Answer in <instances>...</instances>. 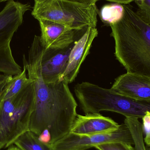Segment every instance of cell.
I'll use <instances>...</instances> for the list:
<instances>
[{"instance_id":"1","label":"cell","mask_w":150,"mask_h":150,"mask_svg":"<svg viewBox=\"0 0 150 150\" xmlns=\"http://www.w3.org/2000/svg\"><path fill=\"white\" fill-rule=\"evenodd\" d=\"M43 50L40 37L35 35L28 59L23 55V65L32 82L35 94L29 130L39 136L45 130H48L53 145L70 133L77 115V104L67 81L60 80L51 83L44 81L41 67Z\"/></svg>"},{"instance_id":"2","label":"cell","mask_w":150,"mask_h":150,"mask_svg":"<svg viewBox=\"0 0 150 150\" xmlns=\"http://www.w3.org/2000/svg\"><path fill=\"white\" fill-rule=\"evenodd\" d=\"M121 19L110 24L116 59L127 73L150 78V25L129 4Z\"/></svg>"},{"instance_id":"3","label":"cell","mask_w":150,"mask_h":150,"mask_svg":"<svg viewBox=\"0 0 150 150\" xmlns=\"http://www.w3.org/2000/svg\"><path fill=\"white\" fill-rule=\"evenodd\" d=\"M74 91L85 114L109 111L126 117L138 119L150 115V101L137 100L117 93L111 89L83 82L76 85Z\"/></svg>"},{"instance_id":"4","label":"cell","mask_w":150,"mask_h":150,"mask_svg":"<svg viewBox=\"0 0 150 150\" xmlns=\"http://www.w3.org/2000/svg\"><path fill=\"white\" fill-rule=\"evenodd\" d=\"M35 105L32 82L19 93L0 101V149L13 144L21 135L29 130Z\"/></svg>"},{"instance_id":"5","label":"cell","mask_w":150,"mask_h":150,"mask_svg":"<svg viewBox=\"0 0 150 150\" xmlns=\"http://www.w3.org/2000/svg\"><path fill=\"white\" fill-rule=\"evenodd\" d=\"M98 10L94 4L67 0H34L31 14L38 20L45 19L67 25L77 30L96 27Z\"/></svg>"},{"instance_id":"6","label":"cell","mask_w":150,"mask_h":150,"mask_svg":"<svg viewBox=\"0 0 150 150\" xmlns=\"http://www.w3.org/2000/svg\"><path fill=\"white\" fill-rule=\"evenodd\" d=\"M134 144L132 135L125 124L117 130L107 134L79 135L69 133L52 145L53 150H85L108 143Z\"/></svg>"},{"instance_id":"7","label":"cell","mask_w":150,"mask_h":150,"mask_svg":"<svg viewBox=\"0 0 150 150\" xmlns=\"http://www.w3.org/2000/svg\"><path fill=\"white\" fill-rule=\"evenodd\" d=\"M38 21L41 30L40 41L45 49L64 48L74 42L86 30H77L62 24L45 19Z\"/></svg>"},{"instance_id":"8","label":"cell","mask_w":150,"mask_h":150,"mask_svg":"<svg viewBox=\"0 0 150 150\" xmlns=\"http://www.w3.org/2000/svg\"><path fill=\"white\" fill-rule=\"evenodd\" d=\"M96 27L88 26L82 35L75 41L72 49L66 70L60 78L68 83H72L76 77L80 67L90 52L94 39L98 36Z\"/></svg>"},{"instance_id":"9","label":"cell","mask_w":150,"mask_h":150,"mask_svg":"<svg viewBox=\"0 0 150 150\" xmlns=\"http://www.w3.org/2000/svg\"><path fill=\"white\" fill-rule=\"evenodd\" d=\"M75 41L64 48L45 49L43 47L41 73L45 83H54L59 80L66 70Z\"/></svg>"},{"instance_id":"10","label":"cell","mask_w":150,"mask_h":150,"mask_svg":"<svg viewBox=\"0 0 150 150\" xmlns=\"http://www.w3.org/2000/svg\"><path fill=\"white\" fill-rule=\"evenodd\" d=\"M120 126L111 118L100 113L77 114L70 133L79 135L107 134L117 130Z\"/></svg>"},{"instance_id":"11","label":"cell","mask_w":150,"mask_h":150,"mask_svg":"<svg viewBox=\"0 0 150 150\" xmlns=\"http://www.w3.org/2000/svg\"><path fill=\"white\" fill-rule=\"evenodd\" d=\"M111 89L137 100L150 101V78L145 76L127 72L115 79Z\"/></svg>"},{"instance_id":"12","label":"cell","mask_w":150,"mask_h":150,"mask_svg":"<svg viewBox=\"0 0 150 150\" xmlns=\"http://www.w3.org/2000/svg\"><path fill=\"white\" fill-rule=\"evenodd\" d=\"M18 29L0 16V73L12 76L23 71L15 61L11 47V40Z\"/></svg>"},{"instance_id":"13","label":"cell","mask_w":150,"mask_h":150,"mask_svg":"<svg viewBox=\"0 0 150 150\" xmlns=\"http://www.w3.org/2000/svg\"><path fill=\"white\" fill-rule=\"evenodd\" d=\"M13 144L20 150H53L52 144L40 142L38 136L30 130L20 136Z\"/></svg>"},{"instance_id":"14","label":"cell","mask_w":150,"mask_h":150,"mask_svg":"<svg viewBox=\"0 0 150 150\" xmlns=\"http://www.w3.org/2000/svg\"><path fill=\"white\" fill-rule=\"evenodd\" d=\"M26 71V68L23 67V71L21 73L13 76L12 79L4 89L1 100L9 98L17 95L29 83L30 79L27 77Z\"/></svg>"},{"instance_id":"15","label":"cell","mask_w":150,"mask_h":150,"mask_svg":"<svg viewBox=\"0 0 150 150\" xmlns=\"http://www.w3.org/2000/svg\"><path fill=\"white\" fill-rule=\"evenodd\" d=\"M124 124L127 127L132 135L135 150H147L144 144L142 125L138 118L126 117Z\"/></svg>"},{"instance_id":"16","label":"cell","mask_w":150,"mask_h":150,"mask_svg":"<svg viewBox=\"0 0 150 150\" xmlns=\"http://www.w3.org/2000/svg\"><path fill=\"white\" fill-rule=\"evenodd\" d=\"M124 14L122 4L114 3L106 4L100 9L98 14L102 22L110 25L122 18Z\"/></svg>"},{"instance_id":"17","label":"cell","mask_w":150,"mask_h":150,"mask_svg":"<svg viewBox=\"0 0 150 150\" xmlns=\"http://www.w3.org/2000/svg\"><path fill=\"white\" fill-rule=\"evenodd\" d=\"M138 6L137 14L146 23L150 25V0L136 1Z\"/></svg>"},{"instance_id":"18","label":"cell","mask_w":150,"mask_h":150,"mask_svg":"<svg viewBox=\"0 0 150 150\" xmlns=\"http://www.w3.org/2000/svg\"><path fill=\"white\" fill-rule=\"evenodd\" d=\"M94 148L98 150H135L132 144L119 142L103 144Z\"/></svg>"},{"instance_id":"19","label":"cell","mask_w":150,"mask_h":150,"mask_svg":"<svg viewBox=\"0 0 150 150\" xmlns=\"http://www.w3.org/2000/svg\"><path fill=\"white\" fill-rule=\"evenodd\" d=\"M13 76L4 74L0 75V100L3 91L8 82L12 79Z\"/></svg>"},{"instance_id":"20","label":"cell","mask_w":150,"mask_h":150,"mask_svg":"<svg viewBox=\"0 0 150 150\" xmlns=\"http://www.w3.org/2000/svg\"><path fill=\"white\" fill-rule=\"evenodd\" d=\"M142 119L143 131L145 133V137L148 136L150 135V115H145Z\"/></svg>"},{"instance_id":"21","label":"cell","mask_w":150,"mask_h":150,"mask_svg":"<svg viewBox=\"0 0 150 150\" xmlns=\"http://www.w3.org/2000/svg\"><path fill=\"white\" fill-rule=\"evenodd\" d=\"M40 141L45 144H51L52 137L50 132L48 130H45L38 136Z\"/></svg>"},{"instance_id":"22","label":"cell","mask_w":150,"mask_h":150,"mask_svg":"<svg viewBox=\"0 0 150 150\" xmlns=\"http://www.w3.org/2000/svg\"><path fill=\"white\" fill-rule=\"evenodd\" d=\"M79 3L84 4H96L98 0H67Z\"/></svg>"},{"instance_id":"23","label":"cell","mask_w":150,"mask_h":150,"mask_svg":"<svg viewBox=\"0 0 150 150\" xmlns=\"http://www.w3.org/2000/svg\"><path fill=\"white\" fill-rule=\"evenodd\" d=\"M98 1H100V0H98ZM104 1H108L111 2L119 4H129L135 0H104Z\"/></svg>"},{"instance_id":"24","label":"cell","mask_w":150,"mask_h":150,"mask_svg":"<svg viewBox=\"0 0 150 150\" xmlns=\"http://www.w3.org/2000/svg\"><path fill=\"white\" fill-rule=\"evenodd\" d=\"M7 150H20L16 146V147H11L8 148Z\"/></svg>"},{"instance_id":"25","label":"cell","mask_w":150,"mask_h":150,"mask_svg":"<svg viewBox=\"0 0 150 150\" xmlns=\"http://www.w3.org/2000/svg\"><path fill=\"white\" fill-rule=\"evenodd\" d=\"M9 1V0H0V2H2L6 1Z\"/></svg>"},{"instance_id":"26","label":"cell","mask_w":150,"mask_h":150,"mask_svg":"<svg viewBox=\"0 0 150 150\" xmlns=\"http://www.w3.org/2000/svg\"><path fill=\"white\" fill-rule=\"evenodd\" d=\"M143 0H135V1H142Z\"/></svg>"}]
</instances>
